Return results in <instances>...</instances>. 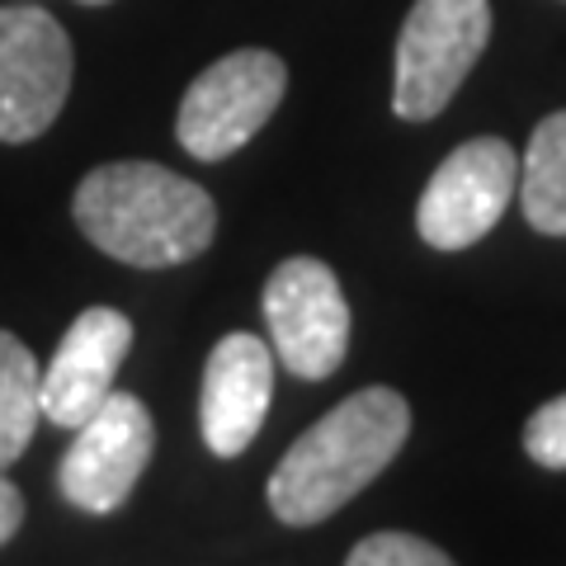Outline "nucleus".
I'll use <instances>...</instances> for the list:
<instances>
[{"instance_id": "f257e3e1", "label": "nucleus", "mask_w": 566, "mask_h": 566, "mask_svg": "<svg viewBox=\"0 0 566 566\" xmlns=\"http://www.w3.org/2000/svg\"><path fill=\"white\" fill-rule=\"evenodd\" d=\"M71 212L91 245L133 270L189 264L208 251L218 232V208L208 189L156 161L95 166L76 185Z\"/></svg>"}, {"instance_id": "f03ea898", "label": "nucleus", "mask_w": 566, "mask_h": 566, "mask_svg": "<svg viewBox=\"0 0 566 566\" xmlns=\"http://www.w3.org/2000/svg\"><path fill=\"white\" fill-rule=\"evenodd\" d=\"M411 434V406L392 387H364L326 411L270 476V510L283 524H322L349 505L401 453Z\"/></svg>"}, {"instance_id": "7ed1b4c3", "label": "nucleus", "mask_w": 566, "mask_h": 566, "mask_svg": "<svg viewBox=\"0 0 566 566\" xmlns=\"http://www.w3.org/2000/svg\"><path fill=\"white\" fill-rule=\"evenodd\" d=\"M486 43L491 0H416L397 39V118L430 123L434 114H444Z\"/></svg>"}, {"instance_id": "20e7f679", "label": "nucleus", "mask_w": 566, "mask_h": 566, "mask_svg": "<svg viewBox=\"0 0 566 566\" xmlns=\"http://www.w3.org/2000/svg\"><path fill=\"white\" fill-rule=\"evenodd\" d=\"M283 91H289L283 57L264 48L227 52L203 76L189 81L180 118H175V137L193 161H227L274 118Z\"/></svg>"}, {"instance_id": "39448f33", "label": "nucleus", "mask_w": 566, "mask_h": 566, "mask_svg": "<svg viewBox=\"0 0 566 566\" xmlns=\"http://www.w3.org/2000/svg\"><path fill=\"white\" fill-rule=\"evenodd\" d=\"M520 189V156L505 137H472L444 156L416 203V232L434 251H468L505 218Z\"/></svg>"}, {"instance_id": "423d86ee", "label": "nucleus", "mask_w": 566, "mask_h": 566, "mask_svg": "<svg viewBox=\"0 0 566 566\" xmlns=\"http://www.w3.org/2000/svg\"><path fill=\"white\" fill-rule=\"evenodd\" d=\"M264 326L274 354L289 374L322 382L345 364L349 349V303L331 264L312 255H293L264 283Z\"/></svg>"}, {"instance_id": "0eeeda50", "label": "nucleus", "mask_w": 566, "mask_h": 566, "mask_svg": "<svg viewBox=\"0 0 566 566\" xmlns=\"http://www.w3.org/2000/svg\"><path fill=\"white\" fill-rule=\"evenodd\" d=\"M71 39L43 6H0V142H33L71 91Z\"/></svg>"}, {"instance_id": "6e6552de", "label": "nucleus", "mask_w": 566, "mask_h": 566, "mask_svg": "<svg viewBox=\"0 0 566 566\" xmlns=\"http://www.w3.org/2000/svg\"><path fill=\"white\" fill-rule=\"evenodd\" d=\"M156 449L151 416L133 392H109L104 406L76 424V439L62 458V495L85 515H114L133 495Z\"/></svg>"}, {"instance_id": "1a4fd4ad", "label": "nucleus", "mask_w": 566, "mask_h": 566, "mask_svg": "<svg viewBox=\"0 0 566 566\" xmlns=\"http://www.w3.org/2000/svg\"><path fill=\"white\" fill-rule=\"evenodd\" d=\"M133 349V322L114 307H85L76 322L66 326L57 354L43 368L39 397L43 416L62 430H76L81 420H91L104 397L114 392V378L123 359Z\"/></svg>"}, {"instance_id": "9d476101", "label": "nucleus", "mask_w": 566, "mask_h": 566, "mask_svg": "<svg viewBox=\"0 0 566 566\" xmlns=\"http://www.w3.org/2000/svg\"><path fill=\"white\" fill-rule=\"evenodd\" d=\"M274 397V354L264 349L260 335L232 331L222 335L208 354L203 368V397H199V424L203 444L218 458H237L251 449Z\"/></svg>"}, {"instance_id": "9b49d317", "label": "nucleus", "mask_w": 566, "mask_h": 566, "mask_svg": "<svg viewBox=\"0 0 566 566\" xmlns=\"http://www.w3.org/2000/svg\"><path fill=\"white\" fill-rule=\"evenodd\" d=\"M520 203L534 232L566 237V109L547 114L520 161Z\"/></svg>"}, {"instance_id": "f8f14e48", "label": "nucleus", "mask_w": 566, "mask_h": 566, "mask_svg": "<svg viewBox=\"0 0 566 566\" xmlns=\"http://www.w3.org/2000/svg\"><path fill=\"white\" fill-rule=\"evenodd\" d=\"M39 359L29 354L20 335L0 331V472L10 463H20L33 430L43 416V397H39Z\"/></svg>"}, {"instance_id": "ddd939ff", "label": "nucleus", "mask_w": 566, "mask_h": 566, "mask_svg": "<svg viewBox=\"0 0 566 566\" xmlns=\"http://www.w3.org/2000/svg\"><path fill=\"white\" fill-rule=\"evenodd\" d=\"M345 566H453V557L416 534H368L364 543H354Z\"/></svg>"}, {"instance_id": "4468645a", "label": "nucleus", "mask_w": 566, "mask_h": 566, "mask_svg": "<svg viewBox=\"0 0 566 566\" xmlns=\"http://www.w3.org/2000/svg\"><path fill=\"white\" fill-rule=\"evenodd\" d=\"M524 453L547 472H566V392L538 406L524 424Z\"/></svg>"}, {"instance_id": "2eb2a0df", "label": "nucleus", "mask_w": 566, "mask_h": 566, "mask_svg": "<svg viewBox=\"0 0 566 566\" xmlns=\"http://www.w3.org/2000/svg\"><path fill=\"white\" fill-rule=\"evenodd\" d=\"M20 524H24V495L6 472H0V547L20 534Z\"/></svg>"}, {"instance_id": "dca6fc26", "label": "nucleus", "mask_w": 566, "mask_h": 566, "mask_svg": "<svg viewBox=\"0 0 566 566\" xmlns=\"http://www.w3.org/2000/svg\"><path fill=\"white\" fill-rule=\"evenodd\" d=\"M76 6H109V0H76Z\"/></svg>"}]
</instances>
